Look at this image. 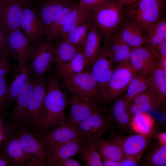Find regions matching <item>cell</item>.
<instances>
[{"label":"cell","mask_w":166,"mask_h":166,"mask_svg":"<svg viewBox=\"0 0 166 166\" xmlns=\"http://www.w3.org/2000/svg\"><path fill=\"white\" fill-rule=\"evenodd\" d=\"M85 141L84 138L62 143L56 144L45 147L46 165L54 166L57 162L77 155Z\"/></svg>","instance_id":"cell-15"},{"label":"cell","mask_w":166,"mask_h":166,"mask_svg":"<svg viewBox=\"0 0 166 166\" xmlns=\"http://www.w3.org/2000/svg\"><path fill=\"white\" fill-rule=\"evenodd\" d=\"M161 105L158 103H152L142 104H135L128 103V109L132 117L156 109Z\"/></svg>","instance_id":"cell-40"},{"label":"cell","mask_w":166,"mask_h":166,"mask_svg":"<svg viewBox=\"0 0 166 166\" xmlns=\"http://www.w3.org/2000/svg\"><path fill=\"white\" fill-rule=\"evenodd\" d=\"M9 53L7 35L0 26V53Z\"/></svg>","instance_id":"cell-45"},{"label":"cell","mask_w":166,"mask_h":166,"mask_svg":"<svg viewBox=\"0 0 166 166\" xmlns=\"http://www.w3.org/2000/svg\"><path fill=\"white\" fill-rule=\"evenodd\" d=\"M19 0L23 3L24 1L26 0Z\"/></svg>","instance_id":"cell-54"},{"label":"cell","mask_w":166,"mask_h":166,"mask_svg":"<svg viewBox=\"0 0 166 166\" xmlns=\"http://www.w3.org/2000/svg\"><path fill=\"white\" fill-rule=\"evenodd\" d=\"M118 33L123 41L131 49L144 45L147 42L146 36L132 21L127 18L123 20Z\"/></svg>","instance_id":"cell-21"},{"label":"cell","mask_w":166,"mask_h":166,"mask_svg":"<svg viewBox=\"0 0 166 166\" xmlns=\"http://www.w3.org/2000/svg\"><path fill=\"white\" fill-rule=\"evenodd\" d=\"M81 138H84L75 126L66 122L57 126L41 140L46 147L53 144L69 142Z\"/></svg>","instance_id":"cell-19"},{"label":"cell","mask_w":166,"mask_h":166,"mask_svg":"<svg viewBox=\"0 0 166 166\" xmlns=\"http://www.w3.org/2000/svg\"><path fill=\"white\" fill-rule=\"evenodd\" d=\"M35 78L31 77L17 94L12 112L13 116L19 122H25L28 105L35 85Z\"/></svg>","instance_id":"cell-20"},{"label":"cell","mask_w":166,"mask_h":166,"mask_svg":"<svg viewBox=\"0 0 166 166\" xmlns=\"http://www.w3.org/2000/svg\"><path fill=\"white\" fill-rule=\"evenodd\" d=\"M153 124L152 119L146 113L132 117L131 128L139 134L148 135L152 130Z\"/></svg>","instance_id":"cell-37"},{"label":"cell","mask_w":166,"mask_h":166,"mask_svg":"<svg viewBox=\"0 0 166 166\" xmlns=\"http://www.w3.org/2000/svg\"><path fill=\"white\" fill-rule=\"evenodd\" d=\"M22 130L17 136L22 149L36 160L40 166L46 165V149L41 139H38L29 131Z\"/></svg>","instance_id":"cell-18"},{"label":"cell","mask_w":166,"mask_h":166,"mask_svg":"<svg viewBox=\"0 0 166 166\" xmlns=\"http://www.w3.org/2000/svg\"><path fill=\"white\" fill-rule=\"evenodd\" d=\"M114 64L111 55L103 46L90 69L97 84L100 98L105 91L113 74Z\"/></svg>","instance_id":"cell-8"},{"label":"cell","mask_w":166,"mask_h":166,"mask_svg":"<svg viewBox=\"0 0 166 166\" xmlns=\"http://www.w3.org/2000/svg\"><path fill=\"white\" fill-rule=\"evenodd\" d=\"M158 58L154 52L144 45L131 49L129 60L137 72L149 77Z\"/></svg>","instance_id":"cell-16"},{"label":"cell","mask_w":166,"mask_h":166,"mask_svg":"<svg viewBox=\"0 0 166 166\" xmlns=\"http://www.w3.org/2000/svg\"><path fill=\"white\" fill-rule=\"evenodd\" d=\"M54 62V45L45 40L35 45L33 56L29 65L34 77L43 76L46 72L52 69Z\"/></svg>","instance_id":"cell-9"},{"label":"cell","mask_w":166,"mask_h":166,"mask_svg":"<svg viewBox=\"0 0 166 166\" xmlns=\"http://www.w3.org/2000/svg\"><path fill=\"white\" fill-rule=\"evenodd\" d=\"M91 21L92 20L89 12L79 4H77L69 15L60 32L58 40L64 38L69 32L78 26Z\"/></svg>","instance_id":"cell-28"},{"label":"cell","mask_w":166,"mask_h":166,"mask_svg":"<svg viewBox=\"0 0 166 166\" xmlns=\"http://www.w3.org/2000/svg\"><path fill=\"white\" fill-rule=\"evenodd\" d=\"M9 53H0V78L7 76L10 71Z\"/></svg>","instance_id":"cell-43"},{"label":"cell","mask_w":166,"mask_h":166,"mask_svg":"<svg viewBox=\"0 0 166 166\" xmlns=\"http://www.w3.org/2000/svg\"><path fill=\"white\" fill-rule=\"evenodd\" d=\"M109 0H79V5L89 12L93 9Z\"/></svg>","instance_id":"cell-44"},{"label":"cell","mask_w":166,"mask_h":166,"mask_svg":"<svg viewBox=\"0 0 166 166\" xmlns=\"http://www.w3.org/2000/svg\"><path fill=\"white\" fill-rule=\"evenodd\" d=\"M153 51L158 57H166V41L158 45Z\"/></svg>","instance_id":"cell-47"},{"label":"cell","mask_w":166,"mask_h":166,"mask_svg":"<svg viewBox=\"0 0 166 166\" xmlns=\"http://www.w3.org/2000/svg\"><path fill=\"white\" fill-rule=\"evenodd\" d=\"M2 152L14 166H40L35 159L27 154L20 145L17 136H12L3 144Z\"/></svg>","instance_id":"cell-17"},{"label":"cell","mask_w":166,"mask_h":166,"mask_svg":"<svg viewBox=\"0 0 166 166\" xmlns=\"http://www.w3.org/2000/svg\"><path fill=\"white\" fill-rule=\"evenodd\" d=\"M146 33L147 41L145 45L153 51L158 45L166 41V19L160 18L149 25Z\"/></svg>","instance_id":"cell-30"},{"label":"cell","mask_w":166,"mask_h":166,"mask_svg":"<svg viewBox=\"0 0 166 166\" xmlns=\"http://www.w3.org/2000/svg\"><path fill=\"white\" fill-rule=\"evenodd\" d=\"M11 165L8 160L2 152L0 154V166H8Z\"/></svg>","instance_id":"cell-51"},{"label":"cell","mask_w":166,"mask_h":166,"mask_svg":"<svg viewBox=\"0 0 166 166\" xmlns=\"http://www.w3.org/2000/svg\"><path fill=\"white\" fill-rule=\"evenodd\" d=\"M122 6L117 0H109L89 12L92 23L104 37L120 25L124 17Z\"/></svg>","instance_id":"cell-2"},{"label":"cell","mask_w":166,"mask_h":166,"mask_svg":"<svg viewBox=\"0 0 166 166\" xmlns=\"http://www.w3.org/2000/svg\"><path fill=\"white\" fill-rule=\"evenodd\" d=\"M87 67V63L83 52L77 53L68 63L56 69L60 78L78 74Z\"/></svg>","instance_id":"cell-34"},{"label":"cell","mask_w":166,"mask_h":166,"mask_svg":"<svg viewBox=\"0 0 166 166\" xmlns=\"http://www.w3.org/2000/svg\"><path fill=\"white\" fill-rule=\"evenodd\" d=\"M49 72L43 110L37 126L43 131L67 122L65 113L68 99L59 83L60 77L51 70Z\"/></svg>","instance_id":"cell-1"},{"label":"cell","mask_w":166,"mask_h":166,"mask_svg":"<svg viewBox=\"0 0 166 166\" xmlns=\"http://www.w3.org/2000/svg\"><path fill=\"white\" fill-rule=\"evenodd\" d=\"M9 53L16 60L18 65H29L35 45H32L25 34L17 29L7 34Z\"/></svg>","instance_id":"cell-6"},{"label":"cell","mask_w":166,"mask_h":166,"mask_svg":"<svg viewBox=\"0 0 166 166\" xmlns=\"http://www.w3.org/2000/svg\"><path fill=\"white\" fill-rule=\"evenodd\" d=\"M112 140L120 147L123 157L132 158L139 162L150 140L147 135L139 133L128 136H116Z\"/></svg>","instance_id":"cell-13"},{"label":"cell","mask_w":166,"mask_h":166,"mask_svg":"<svg viewBox=\"0 0 166 166\" xmlns=\"http://www.w3.org/2000/svg\"><path fill=\"white\" fill-rule=\"evenodd\" d=\"M156 64L160 69L166 72V57H158Z\"/></svg>","instance_id":"cell-50"},{"label":"cell","mask_w":166,"mask_h":166,"mask_svg":"<svg viewBox=\"0 0 166 166\" xmlns=\"http://www.w3.org/2000/svg\"><path fill=\"white\" fill-rule=\"evenodd\" d=\"M152 103H158L161 105L162 104L153 91L150 87L135 97L128 103L142 104Z\"/></svg>","instance_id":"cell-38"},{"label":"cell","mask_w":166,"mask_h":166,"mask_svg":"<svg viewBox=\"0 0 166 166\" xmlns=\"http://www.w3.org/2000/svg\"><path fill=\"white\" fill-rule=\"evenodd\" d=\"M20 27L32 45H35L42 41L44 31L37 11L27 6L23 7Z\"/></svg>","instance_id":"cell-14"},{"label":"cell","mask_w":166,"mask_h":166,"mask_svg":"<svg viewBox=\"0 0 166 166\" xmlns=\"http://www.w3.org/2000/svg\"><path fill=\"white\" fill-rule=\"evenodd\" d=\"M113 121L109 115H105L101 110L74 126L85 141L93 140L100 138L108 131Z\"/></svg>","instance_id":"cell-7"},{"label":"cell","mask_w":166,"mask_h":166,"mask_svg":"<svg viewBox=\"0 0 166 166\" xmlns=\"http://www.w3.org/2000/svg\"><path fill=\"white\" fill-rule=\"evenodd\" d=\"M92 24V22L91 21L78 26L69 32L63 39L76 46L83 52L88 33Z\"/></svg>","instance_id":"cell-36"},{"label":"cell","mask_w":166,"mask_h":166,"mask_svg":"<svg viewBox=\"0 0 166 166\" xmlns=\"http://www.w3.org/2000/svg\"><path fill=\"white\" fill-rule=\"evenodd\" d=\"M76 5L71 2L57 14L45 33L46 41L52 44L58 41L60 32L69 15Z\"/></svg>","instance_id":"cell-27"},{"label":"cell","mask_w":166,"mask_h":166,"mask_svg":"<svg viewBox=\"0 0 166 166\" xmlns=\"http://www.w3.org/2000/svg\"><path fill=\"white\" fill-rule=\"evenodd\" d=\"M55 166H81V164L76 160L69 158L57 162Z\"/></svg>","instance_id":"cell-46"},{"label":"cell","mask_w":166,"mask_h":166,"mask_svg":"<svg viewBox=\"0 0 166 166\" xmlns=\"http://www.w3.org/2000/svg\"><path fill=\"white\" fill-rule=\"evenodd\" d=\"M146 0H117L122 6L124 5H130L135 2Z\"/></svg>","instance_id":"cell-53"},{"label":"cell","mask_w":166,"mask_h":166,"mask_svg":"<svg viewBox=\"0 0 166 166\" xmlns=\"http://www.w3.org/2000/svg\"><path fill=\"white\" fill-rule=\"evenodd\" d=\"M109 110V116L122 129L131 128L132 117L128 109V103L124 96H120L113 101Z\"/></svg>","instance_id":"cell-25"},{"label":"cell","mask_w":166,"mask_h":166,"mask_svg":"<svg viewBox=\"0 0 166 166\" xmlns=\"http://www.w3.org/2000/svg\"><path fill=\"white\" fill-rule=\"evenodd\" d=\"M136 72L129 59L118 63L105 91L100 97V101L109 104L121 96L126 90Z\"/></svg>","instance_id":"cell-3"},{"label":"cell","mask_w":166,"mask_h":166,"mask_svg":"<svg viewBox=\"0 0 166 166\" xmlns=\"http://www.w3.org/2000/svg\"><path fill=\"white\" fill-rule=\"evenodd\" d=\"M104 166H121L120 161H116L110 160H104Z\"/></svg>","instance_id":"cell-52"},{"label":"cell","mask_w":166,"mask_h":166,"mask_svg":"<svg viewBox=\"0 0 166 166\" xmlns=\"http://www.w3.org/2000/svg\"><path fill=\"white\" fill-rule=\"evenodd\" d=\"M2 116L0 114V145L13 135L15 129L13 125L4 120Z\"/></svg>","instance_id":"cell-41"},{"label":"cell","mask_w":166,"mask_h":166,"mask_svg":"<svg viewBox=\"0 0 166 166\" xmlns=\"http://www.w3.org/2000/svg\"><path fill=\"white\" fill-rule=\"evenodd\" d=\"M80 51L82 52L65 39L58 40L54 45V63L56 69L69 62Z\"/></svg>","instance_id":"cell-29"},{"label":"cell","mask_w":166,"mask_h":166,"mask_svg":"<svg viewBox=\"0 0 166 166\" xmlns=\"http://www.w3.org/2000/svg\"><path fill=\"white\" fill-rule=\"evenodd\" d=\"M150 166L166 165V145H160L151 154L148 161Z\"/></svg>","instance_id":"cell-39"},{"label":"cell","mask_w":166,"mask_h":166,"mask_svg":"<svg viewBox=\"0 0 166 166\" xmlns=\"http://www.w3.org/2000/svg\"></svg>","instance_id":"cell-55"},{"label":"cell","mask_w":166,"mask_h":166,"mask_svg":"<svg viewBox=\"0 0 166 166\" xmlns=\"http://www.w3.org/2000/svg\"><path fill=\"white\" fill-rule=\"evenodd\" d=\"M150 86L149 77L137 72L128 87L126 93L124 96V98L128 103L134 97L147 90Z\"/></svg>","instance_id":"cell-35"},{"label":"cell","mask_w":166,"mask_h":166,"mask_svg":"<svg viewBox=\"0 0 166 166\" xmlns=\"http://www.w3.org/2000/svg\"><path fill=\"white\" fill-rule=\"evenodd\" d=\"M35 78V85L28 105L25 122L37 126L44 109L47 81L43 76Z\"/></svg>","instance_id":"cell-10"},{"label":"cell","mask_w":166,"mask_h":166,"mask_svg":"<svg viewBox=\"0 0 166 166\" xmlns=\"http://www.w3.org/2000/svg\"><path fill=\"white\" fill-rule=\"evenodd\" d=\"M7 76L0 78V114L3 115L6 108V98L8 84Z\"/></svg>","instance_id":"cell-42"},{"label":"cell","mask_w":166,"mask_h":166,"mask_svg":"<svg viewBox=\"0 0 166 166\" xmlns=\"http://www.w3.org/2000/svg\"><path fill=\"white\" fill-rule=\"evenodd\" d=\"M32 70L29 65L17 66L8 84L6 107H8L15 101L19 91L31 77Z\"/></svg>","instance_id":"cell-23"},{"label":"cell","mask_w":166,"mask_h":166,"mask_svg":"<svg viewBox=\"0 0 166 166\" xmlns=\"http://www.w3.org/2000/svg\"><path fill=\"white\" fill-rule=\"evenodd\" d=\"M71 2V0H47L43 3L37 12L44 34L57 14Z\"/></svg>","instance_id":"cell-24"},{"label":"cell","mask_w":166,"mask_h":166,"mask_svg":"<svg viewBox=\"0 0 166 166\" xmlns=\"http://www.w3.org/2000/svg\"><path fill=\"white\" fill-rule=\"evenodd\" d=\"M97 148L101 158L120 161L123 154L119 145L113 140H105L100 138L97 140Z\"/></svg>","instance_id":"cell-32"},{"label":"cell","mask_w":166,"mask_h":166,"mask_svg":"<svg viewBox=\"0 0 166 166\" xmlns=\"http://www.w3.org/2000/svg\"><path fill=\"white\" fill-rule=\"evenodd\" d=\"M22 3L19 0H0V26L6 35L21 29Z\"/></svg>","instance_id":"cell-12"},{"label":"cell","mask_w":166,"mask_h":166,"mask_svg":"<svg viewBox=\"0 0 166 166\" xmlns=\"http://www.w3.org/2000/svg\"><path fill=\"white\" fill-rule=\"evenodd\" d=\"M121 166H137L138 162L135 160L129 157H123L120 161Z\"/></svg>","instance_id":"cell-48"},{"label":"cell","mask_w":166,"mask_h":166,"mask_svg":"<svg viewBox=\"0 0 166 166\" xmlns=\"http://www.w3.org/2000/svg\"><path fill=\"white\" fill-rule=\"evenodd\" d=\"M163 0H146L129 5L126 14L129 19L133 22L142 31L146 33L149 25L160 18Z\"/></svg>","instance_id":"cell-4"},{"label":"cell","mask_w":166,"mask_h":166,"mask_svg":"<svg viewBox=\"0 0 166 166\" xmlns=\"http://www.w3.org/2000/svg\"><path fill=\"white\" fill-rule=\"evenodd\" d=\"M97 140L85 141L77 154L86 166H104L97 147Z\"/></svg>","instance_id":"cell-31"},{"label":"cell","mask_w":166,"mask_h":166,"mask_svg":"<svg viewBox=\"0 0 166 166\" xmlns=\"http://www.w3.org/2000/svg\"><path fill=\"white\" fill-rule=\"evenodd\" d=\"M104 46L111 55L115 64L129 59L131 49L121 38L117 30L104 37Z\"/></svg>","instance_id":"cell-22"},{"label":"cell","mask_w":166,"mask_h":166,"mask_svg":"<svg viewBox=\"0 0 166 166\" xmlns=\"http://www.w3.org/2000/svg\"><path fill=\"white\" fill-rule=\"evenodd\" d=\"M69 115L67 122L74 126L91 115L101 110L97 101L91 100L70 93Z\"/></svg>","instance_id":"cell-11"},{"label":"cell","mask_w":166,"mask_h":166,"mask_svg":"<svg viewBox=\"0 0 166 166\" xmlns=\"http://www.w3.org/2000/svg\"><path fill=\"white\" fill-rule=\"evenodd\" d=\"M156 137L158 139L160 145H166V132H159L156 134Z\"/></svg>","instance_id":"cell-49"},{"label":"cell","mask_w":166,"mask_h":166,"mask_svg":"<svg viewBox=\"0 0 166 166\" xmlns=\"http://www.w3.org/2000/svg\"><path fill=\"white\" fill-rule=\"evenodd\" d=\"M60 78L70 93L93 101L100 100L98 85L91 69Z\"/></svg>","instance_id":"cell-5"},{"label":"cell","mask_w":166,"mask_h":166,"mask_svg":"<svg viewBox=\"0 0 166 166\" xmlns=\"http://www.w3.org/2000/svg\"><path fill=\"white\" fill-rule=\"evenodd\" d=\"M150 88L162 103L166 99V72L156 63L149 77Z\"/></svg>","instance_id":"cell-33"},{"label":"cell","mask_w":166,"mask_h":166,"mask_svg":"<svg viewBox=\"0 0 166 166\" xmlns=\"http://www.w3.org/2000/svg\"><path fill=\"white\" fill-rule=\"evenodd\" d=\"M101 35L92 23L83 52L86 60L87 67H91L101 50Z\"/></svg>","instance_id":"cell-26"}]
</instances>
